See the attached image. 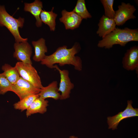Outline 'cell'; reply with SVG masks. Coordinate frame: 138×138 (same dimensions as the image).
I'll return each instance as SVG.
<instances>
[{
    "label": "cell",
    "mask_w": 138,
    "mask_h": 138,
    "mask_svg": "<svg viewBox=\"0 0 138 138\" xmlns=\"http://www.w3.org/2000/svg\"><path fill=\"white\" fill-rule=\"evenodd\" d=\"M80 49V45L77 43L70 48L66 45L59 47L51 54L46 55L41 64L51 69L54 68V65L56 64L61 66L71 65L75 70L81 71L82 68V60L79 57L75 56Z\"/></svg>",
    "instance_id": "obj_1"
},
{
    "label": "cell",
    "mask_w": 138,
    "mask_h": 138,
    "mask_svg": "<svg viewBox=\"0 0 138 138\" xmlns=\"http://www.w3.org/2000/svg\"><path fill=\"white\" fill-rule=\"evenodd\" d=\"M138 41V29H132L128 27L122 29L116 28L99 41L97 46L110 49L114 45L119 44L121 46H125L129 42Z\"/></svg>",
    "instance_id": "obj_2"
},
{
    "label": "cell",
    "mask_w": 138,
    "mask_h": 138,
    "mask_svg": "<svg viewBox=\"0 0 138 138\" xmlns=\"http://www.w3.org/2000/svg\"><path fill=\"white\" fill-rule=\"evenodd\" d=\"M24 22V18H14L7 12L4 6L0 5V26H5L8 30L14 37L16 42L27 41V38L21 37L19 30V28L23 27Z\"/></svg>",
    "instance_id": "obj_3"
},
{
    "label": "cell",
    "mask_w": 138,
    "mask_h": 138,
    "mask_svg": "<svg viewBox=\"0 0 138 138\" xmlns=\"http://www.w3.org/2000/svg\"><path fill=\"white\" fill-rule=\"evenodd\" d=\"M15 67L20 77L29 82L37 88L41 89L43 87L40 76L32 64L19 61L16 63Z\"/></svg>",
    "instance_id": "obj_4"
},
{
    "label": "cell",
    "mask_w": 138,
    "mask_h": 138,
    "mask_svg": "<svg viewBox=\"0 0 138 138\" xmlns=\"http://www.w3.org/2000/svg\"><path fill=\"white\" fill-rule=\"evenodd\" d=\"M132 100H128L127 106L123 111L119 112L114 116L107 117L109 129L113 130L117 129L119 123L123 120L138 116V109L134 108L132 106Z\"/></svg>",
    "instance_id": "obj_5"
},
{
    "label": "cell",
    "mask_w": 138,
    "mask_h": 138,
    "mask_svg": "<svg viewBox=\"0 0 138 138\" xmlns=\"http://www.w3.org/2000/svg\"><path fill=\"white\" fill-rule=\"evenodd\" d=\"M40 90L20 77L14 84L12 85L10 91L17 95L20 100L30 95L38 94Z\"/></svg>",
    "instance_id": "obj_6"
},
{
    "label": "cell",
    "mask_w": 138,
    "mask_h": 138,
    "mask_svg": "<svg viewBox=\"0 0 138 138\" xmlns=\"http://www.w3.org/2000/svg\"><path fill=\"white\" fill-rule=\"evenodd\" d=\"M118 9L115 11L114 20L116 25L122 26L128 20L136 18L133 13L136 9L130 3L122 2L118 6Z\"/></svg>",
    "instance_id": "obj_7"
},
{
    "label": "cell",
    "mask_w": 138,
    "mask_h": 138,
    "mask_svg": "<svg viewBox=\"0 0 138 138\" xmlns=\"http://www.w3.org/2000/svg\"><path fill=\"white\" fill-rule=\"evenodd\" d=\"M54 68L59 71L60 75V82L58 87L59 91L61 93L60 99H66L70 97L71 90L74 88V85L71 82L68 70H62L56 65H54Z\"/></svg>",
    "instance_id": "obj_8"
},
{
    "label": "cell",
    "mask_w": 138,
    "mask_h": 138,
    "mask_svg": "<svg viewBox=\"0 0 138 138\" xmlns=\"http://www.w3.org/2000/svg\"><path fill=\"white\" fill-rule=\"evenodd\" d=\"M15 52L13 57L17 60L26 63L32 64L31 57L32 54V49L27 42H15L14 45Z\"/></svg>",
    "instance_id": "obj_9"
},
{
    "label": "cell",
    "mask_w": 138,
    "mask_h": 138,
    "mask_svg": "<svg viewBox=\"0 0 138 138\" xmlns=\"http://www.w3.org/2000/svg\"><path fill=\"white\" fill-rule=\"evenodd\" d=\"M123 67L128 71H138V46L135 45L127 50L122 59Z\"/></svg>",
    "instance_id": "obj_10"
},
{
    "label": "cell",
    "mask_w": 138,
    "mask_h": 138,
    "mask_svg": "<svg viewBox=\"0 0 138 138\" xmlns=\"http://www.w3.org/2000/svg\"><path fill=\"white\" fill-rule=\"evenodd\" d=\"M61 14L62 16L59 18V20L64 24L66 30H73L78 28L83 20L73 11L69 12L64 9L62 11Z\"/></svg>",
    "instance_id": "obj_11"
},
{
    "label": "cell",
    "mask_w": 138,
    "mask_h": 138,
    "mask_svg": "<svg viewBox=\"0 0 138 138\" xmlns=\"http://www.w3.org/2000/svg\"><path fill=\"white\" fill-rule=\"evenodd\" d=\"M114 19L109 18L103 15L98 24V28L96 33L103 38L116 28Z\"/></svg>",
    "instance_id": "obj_12"
},
{
    "label": "cell",
    "mask_w": 138,
    "mask_h": 138,
    "mask_svg": "<svg viewBox=\"0 0 138 138\" xmlns=\"http://www.w3.org/2000/svg\"><path fill=\"white\" fill-rule=\"evenodd\" d=\"M43 4L40 0H35L31 3H25L24 10L30 13L36 19V26L39 27L42 25L40 18V15L42 10Z\"/></svg>",
    "instance_id": "obj_13"
},
{
    "label": "cell",
    "mask_w": 138,
    "mask_h": 138,
    "mask_svg": "<svg viewBox=\"0 0 138 138\" xmlns=\"http://www.w3.org/2000/svg\"><path fill=\"white\" fill-rule=\"evenodd\" d=\"M59 92L57 82L54 81L41 89L38 95L40 97L44 99L50 98L57 100L60 99V97L61 94Z\"/></svg>",
    "instance_id": "obj_14"
},
{
    "label": "cell",
    "mask_w": 138,
    "mask_h": 138,
    "mask_svg": "<svg viewBox=\"0 0 138 138\" xmlns=\"http://www.w3.org/2000/svg\"><path fill=\"white\" fill-rule=\"evenodd\" d=\"M48 102V100L39 97L32 102L26 110V116L28 117L31 114L37 113L44 114L47 111Z\"/></svg>",
    "instance_id": "obj_15"
},
{
    "label": "cell",
    "mask_w": 138,
    "mask_h": 138,
    "mask_svg": "<svg viewBox=\"0 0 138 138\" xmlns=\"http://www.w3.org/2000/svg\"><path fill=\"white\" fill-rule=\"evenodd\" d=\"M31 43L34 49L33 60L36 62H41L46 56L45 53L48 52L45 40L41 38L37 41H32Z\"/></svg>",
    "instance_id": "obj_16"
},
{
    "label": "cell",
    "mask_w": 138,
    "mask_h": 138,
    "mask_svg": "<svg viewBox=\"0 0 138 138\" xmlns=\"http://www.w3.org/2000/svg\"><path fill=\"white\" fill-rule=\"evenodd\" d=\"M54 7L51 11L42 10L40 15V18L42 22L47 25L51 31H54L55 29L56 19L57 14L53 12Z\"/></svg>",
    "instance_id": "obj_17"
},
{
    "label": "cell",
    "mask_w": 138,
    "mask_h": 138,
    "mask_svg": "<svg viewBox=\"0 0 138 138\" xmlns=\"http://www.w3.org/2000/svg\"><path fill=\"white\" fill-rule=\"evenodd\" d=\"M2 69L3 71V74L12 85L14 84L20 77L15 66L13 67L9 64H5L2 66Z\"/></svg>",
    "instance_id": "obj_18"
},
{
    "label": "cell",
    "mask_w": 138,
    "mask_h": 138,
    "mask_svg": "<svg viewBox=\"0 0 138 138\" xmlns=\"http://www.w3.org/2000/svg\"><path fill=\"white\" fill-rule=\"evenodd\" d=\"M39 97L38 94H34L27 96L14 104V108L23 111L27 110L32 102Z\"/></svg>",
    "instance_id": "obj_19"
},
{
    "label": "cell",
    "mask_w": 138,
    "mask_h": 138,
    "mask_svg": "<svg viewBox=\"0 0 138 138\" xmlns=\"http://www.w3.org/2000/svg\"><path fill=\"white\" fill-rule=\"evenodd\" d=\"M82 19L90 18L92 16L86 8L84 0H78L76 6L73 10Z\"/></svg>",
    "instance_id": "obj_20"
},
{
    "label": "cell",
    "mask_w": 138,
    "mask_h": 138,
    "mask_svg": "<svg viewBox=\"0 0 138 138\" xmlns=\"http://www.w3.org/2000/svg\"><path fill=\"white\" fill-rule=\"evenodd\" d=\"M100 1L104 9V15L109 18L114 19L115 14L113 7L114 1L101 0Z\"/></svg>",
    "instance_id": "obj_21"
},
{
    "label": "cell",
    "mask_w": 138,
    "mask_h": 138,
    "mask_svg": "<svg viewBox=\"0 0 138 138\" xmlns=\"http://www.w3.org/2000/svg\"><path fill=\"white\" fill-rule=\"evenodd\" d=\"M12 85L3 73H0V95L10 91Z\"/></svg>",
    "instance_id": "obj_22"
},
{
    "label": "cell",
    "mask_w": 138,
    "mask_h": 138,
    "mask_svg": "<svg viewBox=\"0 0 138 138\" xmlns=\"http://www.w3.org/2000/svg\"><path fill=\"white\" fill-rule=\"evenodd\" d=\"M69 138H78V137L74 135H71L70 136Z\"/></svg>",
    "instance_id": "obj_23"
}]
</instances>
